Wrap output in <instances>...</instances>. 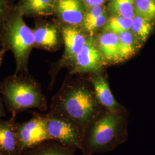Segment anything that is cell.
<instances>
[{
  "label": "cell",
  "instance_id": "6da1fadb",
  "mask_svg": "<svg viewBox=\"0 0 155 155\" xmlns=\"http://www.w3.org/2000/svg\"><path fill=\"white\" fill-rule=\"evenodd\" d=\"M127 125L128 116L124 109L110 110L102 108L83 130L81 150L82 155L106 153L115 150L127 140Z\"/></svg>",
  "mask_w": 155,
  "mask_h": 155
},
{
  "label": "cell",
  "instance_id": "7a4b0ae2",
  "mask_svg": "<svg viewBox=\"0 0 155 155\" xmlns=\"http://www.w3.org/2000/svg\"><path fill=\"white\" fill-rule=\"evenodd\" d=\"M103 108L97 100L93 87L66 83L52 100L50 113L71 121L82 132L89 121Z\"/></svg>",
  "mask_w": 155,
  "mask_h": 155
},
{
  "label": "cell",
  "instance_id": "3957f363",
  "mask_svg": "<svg viewBox=\"0 0 155 155\" xmlns=\"http://www.w3.org/2000/svg\"><path fill=\"white\" fill-rule=\"evenodd\" d=\"M0 94L12 115L36 108L47 110V101L37 81L29 72L14 74L0 82Z\"/></svg>",
  "mask_w": 155,
  "mask_h": 155
},
{
  "label": "cell",
  "instance_id": "277c9868",
  "mask_svg": "<svg viewBox=\"0 0 155 155\" xmlns=\"http://www.w3.org/2000/svg\"><path fill=\"white\" fill-rule=\"evenodd\" d=\"M0 45L13 53L16 65L15 74L29 72L28 61L34 48V36L32 29L24 21L22 13L16 5L2 25Z\"/></svg>",
  "mask_w": 155,
  "mask_h": 155
},
{
  "label": "cell",
  "instance_id": "5b68a950",
  "mask_svg": "<svg viewBox=\"0 0 155 155\" xmlns=\"http://www.w3.org/2000/svg\"><path fill=\"white\" fill-rule=\"evenodd\" d=\"M45 117L50 140L75 150H81L83 132L81 129L66 119L50 113Z\"/></svg>",
  "mask_w": 155,
  "mask_h": 155
},
{
  "label": "cell",
  "instance_id": "8992f818",
  "mask_svg": "<svg viewBox=\"0 0 155 155\" xmlns=\"http://www.w3.org/2000/svg\"><path fill=\"white\" fill-rule=\"evenodd\" d=\"M17 133L22 153L26 150L50 140L47 131L45 115L34 113L27 122L17 123Z\"/></svg>",
  "mask_w": 155,
  "mask_h": 155
},
{
  "label": "cell",
  "instance_id": "52a82bcc",
  "mask_svg": "<svg viewBox=\"0 0 155 155\" xmlns=\"http://www.w3.org/2000/svg\"><path fill=\"white\" fill-rule=\"evenodd\" d=\"M32 29L34 36V48L55 51L63 43L61 31L58 23L46 21L41 17L35 18V27Z\"/></svg>",
  "mask_w": 155,
  "mask_h": 155
},
{
  "label": "cell",
  "instance_id": "ba28073f",
  "mask_svg": "<svg viewBox=\"0 0 155 155\" xmlns=\"http://www.w3.org/2000/svg\"><path fill=\"white\" fill-rule=\"evenodd\" d=\"M102 58L94 39H87L83 49L71 63L72 72H98L102 66Z\"/></svg>",
  "mask_w": 155,
  "mask_h": 155
},
{
  "label": "cell",
  "instance_id": "9c48e42d",
  "mask_svg": "<svg viewBox=\"0 0 155 155\" xmlns=\"http://www.w3.org/2000/svg\"><path fill=\"white\" fill-rule=\"evenodd\" d=\"M61 31L64 52L61 66L71 63L75 57L83 49L87 39L77 26L67 25L58 21Z\"/></svg>",
  "mask_w": 155,
  "mask_h": 155
},
{
  "label": "cell",
  "instance_id": "30bf717a",
  "mask_svg": "<svg viewBox=\"0 0 155 155\" xmlns=\"http://www.w3.org/2000/svg\"><path fill=\"white\" fill-rule=\"evenodd\" d=\"M86 11L82 0H56L54 15L61 23L78 27L82 25Z\"/></svg>",
  "mask_w": 155,
  "mask_h": 155
},
{
  "label": "cell",
  "instance_id": "8fae6325",
  "mask_svg": "<svg viewBox=\"0 0 155 155\" xmlns=\"http://www.w3.org/2000/svg\"><path fill=\"white\" fill-rule=\"evenodd\" d=\"M16 116L12 115L8 120H0V154L22 155L17 133Z\"/></svg>",
  "mask_w": 155,
  "mask_h": 155
},
{
  "label": "cell",
  "instance_id": "7c38bea8",
  "mask_svg": "<svg viewBox=\"0 0 155 155\" xmlns=\"http://www.w3.org/2000/svg\"><path fill=\"white\" fill-rule=\"evenodd\" d=\"M56 0H18L16 6L26 17L54 15Z\"/></svg>",
  "mask_w": 155,
  "mask_h": 155
},
{
  "label": "cell",
  "instance_id": "4fadbf2b",
  "mask_svg": "<svg viewBox=\"0 0 155 155\" xmlns=\"http://www.w3.org/2000/svg\"><path fill=\"white\" fill-rule=\"evenodd\" d=\"M97 100L104 108L110 110L123 109L114 98L109 84L104 78L95 77L91 80Z\"/></svg>",
  "mask_w": 155,
  "mask_h": 155
},
{
  "label": "cell",
  "instance_id": "5bb4252c",
  "mask_svg": "<svg viewBox=\"0 0 155 155\" xmlns=\"http://www.w3.org/2000/svg\"><path fill=\"white\" fill-rule=\"evenodd\" d=\"M98 48L102 57L110 61H119V38L116 33L104 32L98 40Z\"/></svg>",
  "mask_w": 155,
  "mask_h": 155
},
{
  "label": "cell",
  "instance_id": "9a60e30c",
  "mask_svg": "<svg viewBox=\"0 0 155 155\" xmlns=\"http://www.w3.org/2000/svg\"><path fill=\"white\" fill-rule=\"evenodd\" d=\"M75 149L53 140H48L24 151L23 155H75Z\"/></svg>",
  "mask_w": 155,
  "mask_h": 155
},
{
  "label": "cell",
  "instance_id": "2e32d148",
  "mask_svg": "<svg viewBox=\"0 0 155 155\" xmlns=\"http://www.w3.org/2000/svg\"><path fill=\"white\" fill-rule=\"evenodd\" d=\"M119 38V61L131 58L139 48L140 41L130 31L118 35Z\"/></svg>",
  "mask_w": 155,
  "mask_h": 155
},
{
  "label": "cell",
  "instance_id": "e0dca14e",
  "mask_svg": "<svg viewBox=\"0 0 155 155\" xmlns=\"http://www.w3.org/2000/svg\"><path fill=\"white\" fill-rule=\"evenodd\" d=\"M155 25V22L136 14L132 19L130 31L140 43H143L149 38Z\"/></svg>",
  "mask_w": 155,
  "mask_h": 155
},
{
  "label": "cell",
  "instance_id": "ac0fdd59",
  "mask_svg": "<svg viewBox=\"0 0 155 155\" xmlns=\"http://www.w3.org/2000/svg\"><path fill=\"white\" fill-rule=\"evenodd\" d=\"M107 7L111 15L133 19L135 16L134 0H110Z\"/></svg>",
  "mask_w": 155,
  "mask_h": 155
},
{
  "label": "cell",
  "instance_id": "d6986e66",
  "mask_svg": "<svg viewBox=\"0 0 155 155\" xmlns=\"http://www.w3.org/2000/svg\"><path fill=\"white\" fill-rule=\"evenodd\" d=\"M132 19L125 18L121 16L111 15L104 27V32L120 33L130 31Z\"/></svg>",
  "mask_w": 155,
  "mask_h": 155
},
{
  "label": "cell",
  "instance_id": "ffe728a7",
  "mask_svg": "<svg viewBox=\"0 0 155 155\" xmlns=\"http://www.w3.org/2000/svg\"><path fill=\"white\" fill-rule=\"evenodd\" d=\"M135 13L155 23V0H134Z\"/></svg>",
  "mask_w": 155,
  "mask_h": 155
},
{
  "label": "cell",
  "instance_id": "44dd1931",
  "mask_svg": "<svg viewBox=\"0 0 155 155\" xmlns=\"http://www.w3.org/2000/svg\"><path fill=\"white\" fill-rule=\"evenodd\" d=\"M107 11V8L105 5L96 6L86 9L82 25L83 27L88 25L97 17L101 16Z\"/></svg>",
  "mask_w": 155,
  "mask_h": 155
},
{
  "label": "cell",
  "instance_id": "7402d4cb",
  "mask_svg": "<svg viewBox=\"0 0 155 155\" xmlns=\"http://www.w3.org/2000/svg\"><path fill=\"white\" fill-rule=\"evenodd\" d=\"M109 17V16L107 10L104 13L97 17L94 20H93L88 25L84 27L83 28L90 35H93L98 29H99L102 27L105 26Z\"/></svg>",
  "mask_w": 155,
  "mask_h": 155
},
{
  "label": "cell",
  "instance_id": "603a6c76",
  "mask_svg": "<svg viewBox=\"0 0 155 155\" xmlns=\"http://www.w3.org/2000/svg\"><path fill=\"white\" fill-rule=\"evenodd\" d=\"M17 0H0V32L6 18L14 8Z\"/></svg>",
  "mask_w": 155,
  "mask_h": 155
},
{
  "label": "cell",
  "instance_id": "cb8c5ba5",
  "mask_svg": "<svg viewBox=\"0 0 155 155\" xmlns=\"http://www.w3.org/2000/svg\"><path fill=\"white\" fill-rule=\"evenodd\" d=\"M86 9L96 6L104 5L107 0H82Z\"/></svg>",
  "mask_w": 155,
  "mask_h": 155
},
{
  "label": "cell",
  "instance_id": "d4e9b609",
  "mask_svg": "<svg viewBox=\"0 0 155 155\" xmlns=\"http://www.w3.org/2000/svg\"><path fill=\"white\" fill-rule=\"evenodd\" d=\"M5 113L4 108V104H3V100L0 97V118L2 117L5 116Z\"/></svg>",
  "mask_w": 155,
  "mask_h": 155
},
{
  "label": "cell",
  "instance_id": "484cf974",
  "mask_svg": "<svg viewBox=\"0 0 155 155\" xmlns=\"http://www.w3.org/2000/svg\"><path fill=\"white\" fill-rule=\"evenodd\" d=\"M6 52H7V51L5 50V49H4V48H2L0 50V67L2 64L3 59H4V55H5Z\"/></svg>",
  "mask_w": 155,
  "mask_h": 155
},
{
  "label": "cell",
  "instance_id": "4316f807",
  "mask_svg": "<svg viewBox=\"0 0 155 155\" xmlns=\"http://www.w3.org/2000/svg\"><path fill=\"white\" fill-rule=\"evenodd\" d=\"M0 155H1V154H0Z\"/></svg>",
  "mask_w": 155,
  "mask_h": 155
}]
</instances>
